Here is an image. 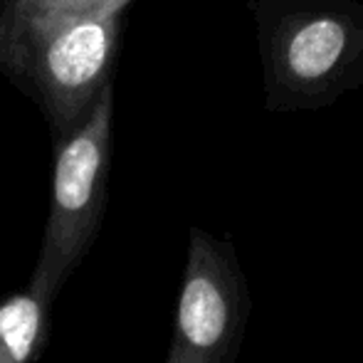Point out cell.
Here are the masks:
<instances>
[{"instance_id": "1", "label": "cell", "mask_w": 363, "mask_h": 363, "mask_svg": "<svg viewBox=\"0 0 363 363\" xmlns=\"http://www.w3.org/2000/svg\"><path fill=\"white\" fill-rule=\"evenodd\" d=\"M111 86H104L79 126L60 141L50 216L28 287L50 304L84 262L101 230L111 153Z\"/></svg>"}, {"instance_id": "2", "label": "cell", "mask_w": 363, "mask_h": 363, "mask_svg": "<svg viewBox=\"0 0 363 363\" xmlns=\"http://www.w3.org/2000/svg\"><path fill=\"white\" fill-rule=\"evenodd\" d=\"M15 57L35 79L60 141L84 121L109 86L119 43V15L15 18Z\"/></svg>"}, {"instance_id": "3", "label": "cell", "mask_w": 363, "mask_h": 363, "mask_svg": "<svg viewBox=\"0 0 363 363\" xmlns=\"http://www.w3.org/2000/svg\"><path fill=\"white\" fill-rule=\"evenodd\" d=\"M250 309L247 279L235 247L193 228L166 363H235Z\"/></svg>"}, {"instance_id": "4", "label": "cell", "mask_w": 363, "mask_h": 363, "mask_svg": "<svg viewBox=\"0 0 363 363\" xmlns=\"http://www.w3.org/2000/svg\"><path fill=\"white\" fill-rule=\"evenodd\" d=\"M50 301L23 289L0 296V363H35L50 339Z\"/></svg>"}, {"instance_id": "5", "label": "cell", "mask_w": 363, "mask_h": 363, "mask_svg": "<svg viewBox=\"0 0 363 363\" xmlns=\"http://www.w3.org/2000/svg\"><path fill=\"white\" fill-rule=\"evenodd\" d=\"M346 50V28L336 18L304 23L284 48V62L296 79H321L336 67Z\"/></svg>"}, {"instance_id": "6", "label": "cell", "mask_w": 363, "mask_h": 363, "mask_svg": "<svg viewBox=\"0 0 363 363\" xmlns=\"http://www.w3.org/2000/svg\"><path fill=\"white\" fill-rule=\"evenodd\" d=\"M129 0H18L15 18L38 15H121Z\"/></svg>"}]
</instances>
